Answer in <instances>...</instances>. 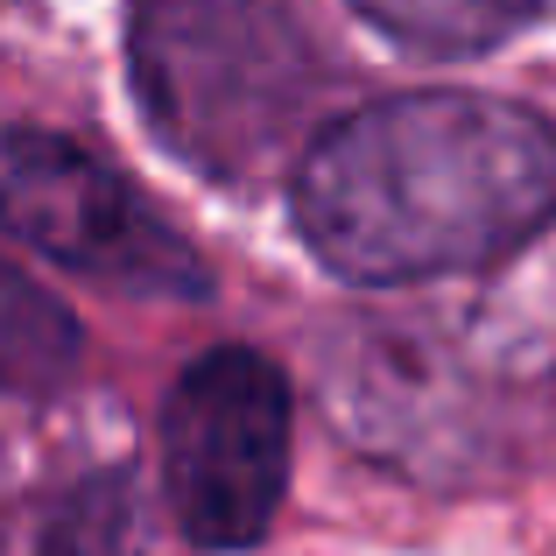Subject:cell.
Listing matches in <instances>:
<instances>
[{
  "label": "cell",
  "mask_w": 556,
  "mask_h": 556,
  "mask_svg": "<svg viewBox=\"0 0 556 556\" xmlns=\"http://www.w3.org/2000/svg\"><path fill=\"white\" fill-rule=\"evenodd\" d=\"M296 232L367 289L501 268L556 226V127L493 92H394L331 121L289 184Z\"/></svg>",
  "instance_id": "cell-1"
},
{
  "label": "cell",
  "mask_w": 556,
  "mask_h": 556,
  "mask_svg": "<svg viewBox=\"0 0 556 556\" xmlns=\"http://www.w3.org/2000/svg\"><path fill=\"white\" fill-rule=\"evenodd\" d=\"M127 64L149 127L218 184L268 169L325 85L289 0H135Z\"/></svg>",
  "instance_id": "cell-2"
},
{
  "label": "cell",
  "mask_w": 556,
  "mask_h": 556,
  "mask_svg": "<svg viewBox=\"0 0 556 556\" xmlns=\"http://www.w3.org/2000/svg\"><path fill=\"white\" fill-rule=\"evenodd\" d=\"M289 380L254 345L190 359L163 402V501L198 549H254L289 493Z\"/></svg>",
  "instance_id": "cell-3"
},
{
  "label": "cell",
  "mask_w": 556,
  "mask_h": 556,
  "mask_svg": "<svg viewBox=\"0 0 556 556\" xmlns=\"http://www.w3.org/2000/svg\"><path fill=\"white\" fill-rule=\"evenodd\" d=\"M0 232L127 296H212V261L169 226V212L71 135L14 127L0 141Z\"/></svg>",
  "instance_id": "cell-4"
},
{
  "label": "cell",
  "mask_w": 556,
  "mask_h": 556,
  "mask_svg": "<svg viewBox=\"0 0 556 556\" xmlns=\"http://www.w3.org/2000/svg\"><path fill=\"white\" fill-rule=\"evenodd\" d=\"M331 408L339 422L380 458H437L472 451L479 437V394L465 388V374L451 367V353H437L430 331L408 325H353L331 353Z\"/></svg>",
  "instance_id": "cell-5"
},
{
  "label": "cell",
  "mask_w": 556,
  "mask_h": 556,
  "mask_svg": "<svg viewBox=\"0 0 556 556\" xmlns=\"http://www.w3.org/2000/svg\"><path fill=\"white\" fill-rule=\"evenodd\" d=\"M0 556H149L135 472H78L0 507Z\"/></svg>",
  "instance_id": "cell-6"
},
{
  "label": "cell",
  "mask_w": 556,
  "mask_h": 556,
  "mask_svg": "<svg viewBox=\"0 0 556 556\" xmlns=\"http://www.w3.org/2000/svg\"><path fill=\"white\" fill-rule=\"evenodd\" d=\"M78 317L14 261H0V394H56L78 374Z\"/></svg>",
  "instance_id": "cell-7"
},
{
  "label": "cell",
  "mask_w": 556,
  "mask_h": 556,
  "mask_svg": "<svg viewBox=\"0 0 556 556\" xmlns=\"http://www.w3.org/2000/svg\"><path fill=\"white\" fill-rule=\"evenodd\" d=\"M353 8L374 28H388L394 42H408V50L465 56V50H493L501 36L556 14V0H353Z\"/></svg>",
  "instance_id": "cell-8"
}]
</instances>
